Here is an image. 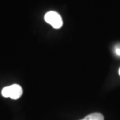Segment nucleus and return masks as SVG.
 Wrapping results in <instances>:
<instances>
[{"label":"nucleus","mask_w":120,"mask_h":120,"mask_svg":"<svg viewBox=\"0 0 120 120\" xmlns=\"http://www.w3.org/2000/svg\"><path fill=\"white\" fill-rule=\"evenodd\" d=\"M119 74H120V69H119Z\"/></svg>","instance_id":"nucleus-5"},{"label":"nucleus","mask_w":120,"mask_h":120,"mask_svg":"<svg viewBox=\"0 0 120 120\" xmlns=\"http://www.w3.org/2000/svg\"><path fill=\"white\" fill-rule=\"evenodd\" d=\"M80 120H104V117L100 113H93Z\"/></svg>","instance_id":"nucleus-3"},{"label":"nucleus","mask_w":120,"mask_h":120,"mask_svg":"<svg viewBox=\"0 0 120 120\" xmlns=\"http://www.w3.org/2000/svg\"><path fill=\"white\" fill-rule=\"evenodd\" d=\"M116 54L118 56H120V48L117 47L116 49Z\"/></svg>","instance_id":"nucleus-4"},{"label":"nucleus","mask_w":120,"mask_h":120,"mask_svg":"<svg viewBox=\"0 0 120 120\" xmlns=\"http://www.w3.org/2000/svg\"><path fill=\"white\" fill-rule=\"evenodd\" d=\"M23 90L22 87L17 84H13L4 87L1 91V94L5 98H10L13 99H17L22 96Z\"/></svg>","instance_id":"nucleus-1"},{"label":"nucleus","mask_w":120,"mask_h":120,"mask_svg":"<svg viewBox=\"0 0 120 120\" xmlns=\"http://www.w3.org/2000/svg\"><path fill=\"white\" fill-rule=\"evenodd\" d=\"M44 19L55 29H60L63 26V20L61 15L54 11H50L45 13Z\"/></svg>","instance_id":"nucleus-2"}]
</instances>
